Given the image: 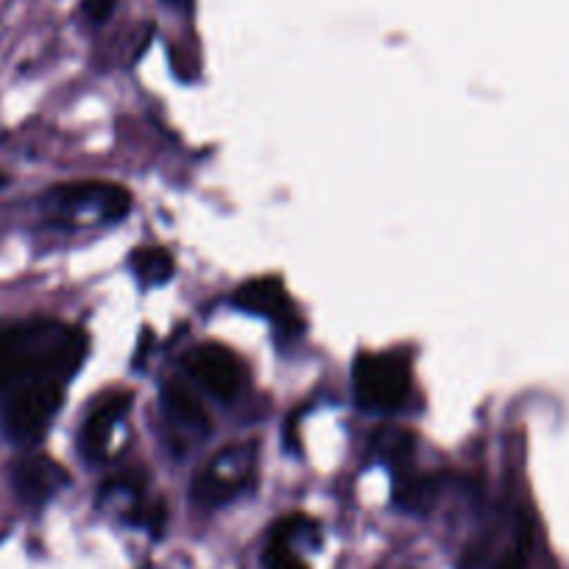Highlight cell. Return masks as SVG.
<instances>
[{"label": "cell", "mask_w": 569, "mask_h": 569, "mask_svg": "<svg viewBox=\"0 0 569 569\" xmlns=\"http://www.w3.org/2000/svg\"><path fill=\"white\" fill-rule=\"evenodd\" d=\"M90 338L57 321H20L0 327V405L37 380H73L87 360Z\"/></svg>", "instance_id": "cell-1"}, {"label": "cell", "mask_w": 569, "mask_h": 569, "mask_svg": "<svg viewBox=\"0 0 569 569\" xmlns=\"http://www.w3.org/2000/svg\"><path fill=\"white\" fill-rule=\"evenodd\" d=\"M64 402L62 380H37L0 405V430L12 445H37Z\"/></svg>", "instance_id": "cell-2"}, {"label": "cell", "mask_w": 569, "mask_h": 569, "mask_svg": "<svg viewBox=\"0 0 569 569\" xmlns=\"http://www.w3.org/2000/svg\"><path fill=\"white\" fill-rule=\"evenodd\" d=\"M355 397L366 410H397L408 399L410 369L402 355H358L352 369Z\"/></svg>", "instance_id": "cell-3"}, {"label": "cell", "mask_w": 569, "mask_h": 569, "mask_svg": "<svg viewBox=\"0 0 569 569\" xmlns=\"http://www.w3.org/2000/svg\"><path fill=\"white\" fill-rule=\"evenodd\" d=\"M46 216L53 221H68L81 210H96L101 221H120L131 210V193L107 182H68L57 184L42 199Z\"/></svg>", "instance_id": "cell-4"}, {"label": "cell", "mask_w": 569, "mask_h": 569, "mask_svg": "<svg viewBox=\"0 0 569 569\" xmlns=\"http://www.w3.org/2000/svg\"><path fill=\"white\" fill-rule=\"evenodd\" d=\"M182 363L184 371H188L204 391L223 399V402L238 397V391L246 382L243 363H240L227 347H218V343H201V347L190 349V352L184 355Z\"/></svg>", "instance_id": "cell-5"}, {"label": "cell", "mask_w": 569, "mask_h": 569, "mask_svg": "<svg viewBox=\"0 0 569 569\" xmlns=\"http://www.w3.org/2000/svg\"><path fill=\"white\" fill-rule=\"evenodd\" d=\"M9 478H12V489L23 506L42 508L59 489H64L70 475L53 458L40 456V452H29V456L18 458L12 463Z\"/></svg>", "instance_id": "cell-6"}, {"label": "cell", "mask_w": 569, "mask_h": 569, "mask_svg": "<svg viewBox=\"0 0 569 569\" xmlns=\"http://www.w3.org/2000/svg\"><path fill=\"white\" fill-rule=\"evenodd\" d=\"M131 393H112V397H103L96 408L87 413L84 427L79 433V450L87 461H101L107 456V447L112 441L114 427L120 425L126 413L131 408Z\"/></svg>", "instance_id": "cell-7"}, {"label": "cell", "mask_w": 569, "mask_h": 569, "mask_svg": "<svg viewBox=\"0 0 569 569\" xmlns=\"http://www.w3.org/2000/svg\"><path fill=\"white\" fill-rule=\"evenodd\" d=\"M234 305L246 313L254 316H266V319L277 321V325H288L293 330H299V321L293 319V305L288 291H284V284L273 277H262V279H251L234 293Z\"/></svg>", "instance_id": "cell-8"}, {"label": "cell", "mask_w": 569, "mask_h": 569, "mask_svg": "<svg viewBox=\"0 0 569 569\" xmlns=\"http://www.w3.org/2000/svg\"><path fill=\"white\" fill-rule=\"evenodd\" d=\"M246 478L243 475H227L218 461H212V467H207L204 472L196 475L193 486H190V500L199 508H218L227 506L229 500L243 491Z\"/></svg>", "instance_id": "cell-9"}, {"label": "cell", "mask_w": 569, "mask_h": 569, "mask_svg": "<svg viewBox=\"0 0 569 569\" xmlns=\"http://www.w3.org/2000/svg\"><path fill=\"white\" fill-rule=\"evenodd\" d=\"M160 402L173 425L184 427V430H193V433H207V430H210L207 410L201 408L199 399H196L182 382H166L160 391Z\"/></svg>", "instance_id": "cell-10"}, {"label": "cell", "mask_w": 569, "mask_h": 569, "mask_svg": "<svg viewBox=\"0 0 569 569\" xmlns=\"http://www.w3.org/2000/svg\"><path fill=\"white\" fill-rule=\"evenodd\" d=\"M131 271L142 284H166L177 273V262L160 246H142L131 251Z\"/></svg>", "instance_id": "cell-11"}, {"label": "cell", "mask_w": 569, "mask_h": 569, "mask_svg": "<svg viewBox=\"0 0 569 569\" xmlns=\"http://www.w3.org/2000/svg\"><path fill=\"white\" fill-rule=\"evenodd\" d=\"M371 450L380 461L386 463H405L416 450V436L410 433L408 427L386 425L371 436Z\"/></svg>", "instance_id": "cell-12"}, {"label": "cell", "mask_w": 569, "mask_h": 569, "mask_svg": "<svg viewBox=\"0 0 569 569\" xmlns=\"http://www.w3.org/2000/svg\"><path fill=\"white\" fill-rule=\"evenodd\" d=\"M436 491V478H397L393 483V502L405 511H427L430 502H433Z\"/></svg>", "instance_id": "cell-13"}, {"label": "cell", "mask_w": 569, "mask_h": 569, "mask_svg": "<svg viewBox=\"0 0 569 569\" xmlns=\"http://www.w3.org/2000/svg\"><path fill=\"white\" fill-rule=\"evenodd\" d=\"M528 550H530V533H528V528L522 525L517 533V541H513V547L506 552V556H502V561L497 563L495 569H525L528 567Z\"/></svg>", "instance_id": "cell-14"}, {"label": "cell", "mask_w": 569, "mask_h": 569, "mask_svg": "<svg viewBox=\"0 0 569 569\" xmlns=\"http://www.w3.org/2000/svg\"><path fill=\"white\" fill-rule=\"evenodd\" d=\"M266 567L268 569H308L297 556H293L291 545H282V541H271V545H268Z\"/></svg>", "instance_id": "cell-15"}, {"label": "cell", "mask_w": 569, "mask_h": 569, "mask_svg": "<svg viewBox=\"0 0 569 569\" xmlns=\"http://www.w3.org/2000/svg\"><path fill=\"white\" fill-rule=\"evenodd\" d=\"M114 7H118V0H84V3H81V9H84L87 20H90L92 26L107 23V20L112 18Z\"/></svg>", "instance_id": "cell-16"}, {"label": "cell", "mask_w": 569, "mask_h": 569, "mask_svg": "<svg viewBox=\"0 0 569 569\" xmlns=\"http://www.w3.org/2000/svg\"><path fill=\"white\" fill-rule=\"evenodd\" d=\"M168 7H179V9H190L193 7V0H166Z\"/></svg>", "instance_id": "cell-17"}, {"label": "cell", "mask_w": 569, "mask_h": 569, "mask_svg": "<svg viewBox=\"0 0 569 569\" xmlns=\"http://www.w3.org/2000/svg\"><path fill=\"white\" fill-rule=\"evenodd\" d=\"M7 184H9V177H7V173H0V190L7 188Z\"/></svg>", "instance_id": "cell-18"}]
</instances>
